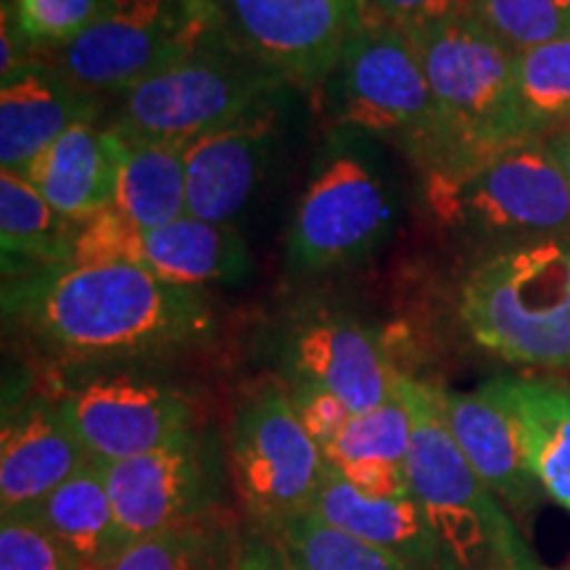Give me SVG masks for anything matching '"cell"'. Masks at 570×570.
Segmentation results:
<instances>
[{
  "label": "cell",
  "mask_w": 570,
  "mask_h": 570,
  "mask_svg": "<svg viewBox=\"0 0 570 570\" xmlns=\"http://www.w3.org/2000/svg\"><path fill=\"white\" fill-rule=\"evenodd\" d=\"M6 317L42 352L75 365H122L202 344L214 331L204 291L138 265H56L6 283Z\"/></svg>",
  "instance_id": "obj_1"
},
{
  "label": "cell",
  "mask_w": 570,
  "mask_h": 570,
  "mask_svg": "<svg viewBox=\"0 0 570 570\" xmlns=\"http://www.w3.org/2000/svg\"><path fill=\"white\" fill-rule=\"evenodd\" d=\"M396 394L412 420L410 494L436 541L439 570H510L529 547L454 441L441 391L399 375Z\"/></svg>",
  "instance_id": "obj_2"
},
{
  "label": "cell",
  "mask_w": 570,
  "mask_h": 570,
  "mask_svg": "<svg viewBox=\"0 0 570 570\" xmlns=\"http://www.w3.org/2000/svg\"><path fill=\"white\" fill-rule=\"evenodd\" d=\"M475 344L525 367H570V240L539 238L491 254L460 288Z\"/></svg>",
  "instance_id": "obj_3"
},
{
  "label": "cell",
  "mask_w": 570,
  "mask_h": 570,
  "mask_svg": "<svg viewBox=\"0 0 570 570\" xmlns=\"http://www.w3.org/2000/svg\"><path fill=\"white\" fill-rule=\"evenodd\" d=\"M285 88L214 24L190 51L119 92L106 125L140 140L188 146L275 106Z\"/></svg>",
  "instance_id": "obj_4"
},
{
  "label": "cell",
  "mask_w": 570,
  "mask_h": 570,
  "mask_svg": "<svg viewBox=\"0 0 570 570\" xmlns=\"http://www.w3.org/2000/svg\"><path fill=\"white\" fill-rule=\"evenodd\" d=\"M407 38L444 122L446 173H462L531 140L518 92V53L475 13Z\"/></svg>",
  "instance_id": "obj_5"
},
{
  "label": "cell",
  "mask_w": 570,
  "mask_h": 570,
  "mask_svg": "<svg viewBox=\"0 0 570 570\" xmlns=\"http://www.w3.org/2000/svg\"><path fill=\"white\" fill-rule=\"evenodd\" d=\"M325 85L344 130L394 142L425 175L446 173V130L407 35L365 13Z\"/></svg>",
  "instance_id": "obj_6"
},
{
  "label": "cell",
  "mask_w": 570,
  "mask_h": 570,
  "mask_svg": "<svg viewBox=\"0 0 570 570\" xmlns=\"http://www.w3.org/2000/svg\"><path fill=\"white\" fill-rule=\"evenodd\" d=\"M365 140L367 135L341 127L320 154L285 240V265L294 275L352 267L394 233V185Z\"/></svg>",
  "instance_id": "obj_7"
},
{
  "label": "cell",
  "mask_w": 570,
  "mask_h": 570,
  "mask_svg": "<svg viewBox=\"0 0 570 570\" xmlns=\"http://www.w3.org/2000/svg\"><path fill=\"white\" fill-rule=\"evenodd\" d=\"M425 204L441 223L489 238L570 233V180L544 138H531L462 169L425 175Z\"/></svg>",
  "instance_id": "obj_8"
},
{
  "label": "cell",
  "mask_w": 570,
  "mask_h": 570,
  "mask_svg": "<svg viewBox=\"0 0 570 570\" xmlns=\"http://www.w3.org/2000/svg\"><path fill=\"white\" fill-rule=\"evenodd\" d=\"M230 473L246 510L262 529H273L315 504L327 460L281 389L254 391L235 410Z\"/></svg>",
  "instance_id": "obj_9"
},
{
  "label": "cell",
  "mask_w": 570,
  "mask_h": 570,
  "mask_svg": "<svg viewBox=\"0 0 570 570\" xmlns=\"http://www.w3.org/2000/svg\"><path fill=\"white\" fill-rule=\"evenodd\" d=\"M217 21L190 17L177 0H106L80 38L38 59L90 96H119L190 51Z\"/></svg>",
  "instance_id": "obj_10"
},
{
  "label": "cell",
  "mask_w": 570,
  "mask_h": 570,
  "mask_svg": "<svg viewBox=\"0 0 570 570\" xmlns=\"http://www.w3.org/2000/svg\"><path fill=\"white\" fill-rule=\"evenodd\" d=\"M219 24L248 59L298 88L325 85L365 19L362 0H214Z\"/></svg>",
  "instance_id": "obj_11"
},
{
  "label": "cell",
  "mask_w": 570,
  "mask_h": 570,
  "mask_svg": "<svg viewBox=\"0 0 570 570\" xmlns=\"http://www.w3.org/2000/svg\"><path fill=\"white\" fill-rule=\"evenodd\" d=\"M56 407L96 465L140 458L194 431V407L180 391L135 373L85 377Z\"/></svg>",
  "instance_id": "obj_12"
},
{
  "label": "cell",
  "mask_w": 570,
  "mask_h": 570,
  "mask_svg": "<svg viewBox=\"0 0 570 570\" xmlns=\"http://www.w3.org/2000/svg\"><path fill=\"white\" fill-rule=\"evenodd\" d=\"M98 468L109 489L125 547L169 525L206 515L223 491L217 452L196 428L140 458Z\"/></svg>",
  "instance_id": "obj_13"
},
{
  "label": "cell",
  "mask_w": 570,
  "mask_h": 570,
  "mask_svg": "<svg viewBox=\"0 0 570 570\" xmlns=\"http://www.w3.org/2000/svg\"><path fill=\"white\" fill-rule=\"evenodd\" d=\"M441 391V410L454 441L487 489L520 515H529L544 497L533 473L523 425L504 396L502 381L475 391Z\"/></svg>",
  "instance_id": "obj_14"
},
{
  "label": "cell",
  "mask_w": 570,
  "mask_h": 570,
  "mask_svg": "<svg viewBox=\"0 0 570 570\" xmlns=\"http://www.w3.org/2000/svg\"><path fill=\"white\" fill-rule=\"evenodd\" d=\"M275 151V106L183 146L188 217L233 225L252 204Z\"/></svg>",
  "instance_id": "obj_15"
},
{
  "label": "cell",
  "mask_w": 570,
  "mask_h": 570,
  "mask_svg": "<svg viewBox=\"0 0 570 570\" xmlns=\"http://www.w3.org/2000/svg\"><path fill=\"white\" fill-rule=\"evenodd\" d=\"M294 381L317 383L336 394L354 415L396 396L399 373L375 336L346 317H317L298 325L288 341Z\"/></svg>",
  "instance_id": "obj_16"
},
{
  "label": "cell",
  "mask_w": 570,
  "mask_h": 570,
  "mask_svg": "<svg viewBox=\"0 0 570 570\" xmlns=\"http://www.w3.org/2000/svg\"><path fill=\"white\" fill-rule=\"evenodd\" d=\"M85 119H101V98L77 88L38 56L19 63L0 82V164L21 173L42 148Z\"/></svg>",
  "instance_id": "obj_17"
},
{
  "label": "cell",
  "mask_w": 570,
  "mask_h": 570,
  "mask_svg": "<svg viewBox=\"0 0 570 570\" xmlns=\"http://www.w3.org/2000/svg\"><path fill=\"white\" fill-rule=\"evenodd\" d=\"M90 465L59 407L32 402L6 420L0 436V515L38 508L51 491Z\"/></svg>",
  "instance_id": "obj_18"
},
{
  "label": "cell",
  "mask_w": 570,
  "mask_h": 570,
  "mask_svg": "<svg viewBox=\"0 0 570 570\" xmlns=\"http://www.w3.org/2000/svg\"><path fill=\"white\" fill-rule=\"evenodd\" d=\"M119 140L101 119L71 125L21 169V177L63 217L82 223L114 206Z\"/></svg>",
  "instance_id": "obj_19"
},
{
  "label": "cell",
  "mask_w": 570,
  "mask_h": 570,
  "mask_svg": "<svg viewBox=\"0 0 570 570\" xmlns=\"http://www.w3.org/2000/svg\"><path fill=\"white\" fill-rule=\"evenodd\" d=\"M312 510L348 537L381 547L415 570H439L436 541L410 497H370L327 465Z\"/></svg>",
  "instance_id": "obj_20"
},
{
  "label": "cell",
  "mask_w": 570,
  "mask_h": 570,
  "mask_svg": "<svg viewBox=\"0 0 570 570\" xmlns=\"http://www.w3.org/2000/svg\"><path fill=\"white\" fill-rule=\"evenodd\" d=\"M148 273L185 288L240 283L252 275V254L235 225H214L185 217L142 233V262Z\"/></svg>",
  "instance_id": "obj_21"
},
{
  "label": "cell",
  "mask_w": 570,
  "mask_h": 570,
  "mask_svg": "<svg viewBox=\"0 0 570 570\" xmlns=\"http://www.w3.org/2000/svg\"><path fill=\"white\" fill-rule=\"evenodd\" d=\"M30 512L67 547L80 570H106L125 550L109 489L96 462L77 470Z\"/></svg>",
  "instance_id": "obj_22"
},
{
  "label": "cell",
  "mask_w": 570,
  "mask_h": 570,
  "mask_svg": "<svg viewBox=\"0 0 570 570\" xmlns=\"http://www.w3.org/2000/svg\"><path fill=\"white\" fill-rule=\"evenodd\" d=\"M77 223L63 217L19 173H0V244L6 281L67 265Z\"/></svg>",
  "instance_id": "obj_23"
},
{
  "label": "cell",
  "mask_w": 570,
  "mask_h": 570,
  "mask_svg": "<svg viewBox=\"0 0 570 570\" xmlns=\"http://www.w3.org/2000/svg\"><path fill=\"white\" fill-rule=\"evenodd\" d=\"M117 140L119 167L114 206L142 230H154L185 217L188 183H185L183 146L130 138L122 132H117Z\"/></svg>",
  "instance_id": "obj_24"
},
{
  "label": "cell",
  "mask_w": 570,
  "mask_h": 570,
  "mask_svg": "<svg viewBox=\"0 0 570 570\" xmlns=\"http://www.w3.org/2000/svg\"><path fill=\"white\" fill-rule=\"evenodd\" d=\"M523 425L533 473L560 508L570 512V386L544 377H499Z\"/></svg>",
  "instance_id": "obj_25"
},
{
  "label": "cell",
  "mask_w": 570,
  "mask_h": 570,
  "mask_svg": "<svg viewBox=\"0 0 570 570\" xmlns=\"http://www.w3.org/2000/svg\"><path fill=\"white\" fill-rule=\"evenodd\" d=\"M227 529L209 512L127 544L106 570H235Z\"/></svg>",
  "instance_id": "obj_26"
},
{
  "label": "cell",
  "mask_w": 570,
  "mask_h": 570,
  "mask_svg": "<svg viewBox=\"0 0 570 570\" xmlns=\"http://www.w3.org/2000/svg\"><path fill=\"white\" fill-rule=\"evenodd\" d=\"M298 570H415L396 554L338 531L315 510L265 529Z\"/></svg>",
  "instance_id": "obj_27"
},
{
  "label": "cell",
  "mask_w": 570,
  "mask_h": 570,
  "mask_svg": "<svg viewBox=\"0 0 570 570\" xmlns=\"http://www.w3.org/2000/svg\"><path fill=\"white\" fill-rule=\"evenodd\" d=\"M410 441L412 420L396 394L381 407L352 415L344 431L323 449V454L333 470L360 465L404 468L410 454Z\"/></svg>",
  "instance_id": "obj_28"
},
{
  "label": "cell",
  "mask_w": 570,
  "mask_h": 570,
  "mask_svg": "<svg viewBox=\"0 0 570 570\" xmlns=\"http://www.w3.org/2000/svg\"><path fill=\"white\" fill-rule=\"evenodd\" d=\"M518 92L531 138L570 125V38L518 53Z\"/></svg>",
  "instance_id": "obj_29"
},
{
  "label": "cell",
  "mask_w": 570,
  "mask_h": 570,
  "mask_svg": "<svg viewBox=\"0 0 570 570\" xmlns=\"http://www.w3.org/2000/svg\"><path fill=\"white\" fill-rule=\"evenodd\" d=\"M106 0H3V13L30 56H48L80 38Z\"/></svg>",
  "instance_id": "obj_30"
},
{
  "label": "cell",
  "mask_w": 570,
  "mask_h": 570,
  "mask_svg": "<svg viewBox=\"0 0 570 570\" xmlns=\"http://www.w3.org/2000/svg\"><path fill=\"white\" fill-rule=\"evenodd\" d=\"M473 13L515 53L570 38L568 0H475Z\"/></svg>",
  "instance_id": "obj_31"
},
{
  "label": "cell",
  "mask_w": 570,
  "mask_h": 570,
  "mask_svg": "<svg viewBox=\"0 0 570 570\" xmlns=\"http://www.w3.org/2000/svg\"><path fill=\"white\" fill-rule=\"evenodd\" d=\"M142 227L117 206L77 223L67 265H138L142 262Z\"/></svg>",
  "instance_id": "obj_32"
},
{
  "label": "cell",
  "mask_w": 570,
  "mask_h": 570,
  "mask_svg": "<svg viewBox=\"0 0 570 570\" xmlns=\"http://www.w3.org/2000/svg\"><path fill=\"white\" fill-rule=\"evenodd\" d=\"M0 570H80L30 510L0 518Z\"/></svg>",
  "instance_id": "obj_33"
},
{
  "label": "cell",
  "mask_w": 570,
  "mask_h": 570,
  "mask_svg": "<svg viewBox=\"0 0 570 570\" xmlns=\"http://www.w3.org/2000/svg\"><path fill=\"white\" fill-rule=\"evenodd\" d=\"M365 13L386 21L394 30L412 35L470 17L475 0H362Z\"/></svg>",
  "instance_id": "obj_34"
},
{
  "label": "cell",
  "mask_w": 570,
  "mask_h": 570,
  "mask_svg": "<svg viewBox=\"0 0 570 570\" xmlns=\"http://www.w3.org/2000/svg\"><path fill=\"white\" fill-rule=\"evenodd\" d=\"M288 399L291 404H294L296 417L302 420L304 431L309 433L312 441H315L320 449L331 444L354 415L336 394L317 386V383L294 381Z\"/></svg>",
  "instance_id": "obj_35"
},
{
  "label": "cell",
  "mask_w": 570,
  "mask_h": 570,
  "mask_svg": "<svg viewBox=\"0 0 570 570\" xmlns=\"http://www.w3.org/2000/svg\"><path fill=\"white\" fill-rule=\"evenodd\" d=\"M235 547V570H298L265 529L246 533Z\"/></svg>",
  "instance_id": "obj_36"
},
{
  "label": "cell",
  "mask_w": 570,
  "mask_h": 570,
  "mask_svg": "<svg viewBox=\"0 0 570 570\" xmlns=\"http://www.w3.org/2000/svg\"><path fill=\"white\" fill-rule=\"evenodd\" d=\"M544 140L547 146H550V151L554 154V159H558V164L562 167V173H566L570 180V125L550 132Z\"/></svg>",
  "instance_id": "obj_37"
},
{
  "label": "cell",
  "mask_w": 570,
  "mask_h": 570,
  "mask_svg": "<svg viewBox=\"0 0 570 570\" xmlns=\"http://www.w3.org/2000/svg\"><path fill=\"white\" fill-rule=\"evenodd\" d=\"M177 3H180L183 9L196 19H204V21H217L219 19L217 3H214V0H177Z\"/></svg>",
  "instance_id": "obj_38"
},
{
  "label": "cell",
  "mask_w": 570,
  "mask_h": 570,
  "mask_svg": "<svg viewBox=\"0 0 570 570\" xmlns=\"http://www.w3.org/2000/svg\"><path fill=\"white\" fill-rule=\"evenodd\" d=\"M510 570H570V568H547V566H541L537 558H533L531 550H525L515 562H512Z\"/></svg>",
  "instance_id": "obj_39"
},
{
  "label": "cell",
  "mask_w": 570,
  "mask_h": 570,
  "mask_svg": "<svg viewBox=\"0 0 570 570\" xmlns=\"http://www.w3.org/2000/svg\"><path fill=\"white\" fill-rule=\"evenodd\" d=\"M568 3H570V0H568Z\"/></svg>",
  "instance_id": "obj_40"
}]
</instances>
